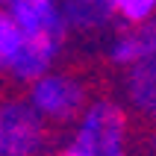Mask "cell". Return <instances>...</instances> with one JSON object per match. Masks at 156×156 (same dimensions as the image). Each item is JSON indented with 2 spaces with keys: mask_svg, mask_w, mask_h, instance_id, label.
<instances>
[{
  "mask_svg": "<svg viewBox=\"0 0 156 156\" xmlns=\"http://www.w3.org/2000/svg\"><path fill=\"white\" fill-rule=\"evenodd\" d=\"M56 156H65V153H62V150H56Z\"/></svg>",
  "mask_w": 156,
  "mask_h": 156,
  "instance_id": "obj_12",
  "label": "cell"
},
{
  "mask_svg": "<svg viewBox=\"0 0 156 156\" xmlns=\"http://www.w3.org/2000/svg\"><path fill=\"white\" fill-rule=\"evenodd\" d=\"M65 50L62 38H50V35H24V44L18 47V53L9 62L0 65V71L9 77L12 86L30 88L35 80H41L44 74H50L56 59Z\"/></svg>",
  "mask_w": 156,
  "mask_h": 156,
  "instance_id": "obj_4",
  "label": "cell"
},
{
  "mask_svg": "<svg viewBox=\"0 0 156 156\" xmlns=\"http://www.w3.org/2000/svg\"><path fill=\"white\" fill-rule=\"evenodd\" d=\"M156 15V0H118V27H133Z\"/></svg>",
  "mask_w": 156,
  "mask_h": 156,
  "instance_id": "obj_10",
  "label": "cell"
},
{
  "mask_svg": "<svg viewBox=\"0 0 156 156\" xmlns=\"http://www.w3.org/2000/svg\"><path fill=\"white\" fill-rule=\"evenodd\" d=\"M106 59L115 68H133L156 59V15L133 27H121L106 44Z\"/></svg>",
  "mask_w": 156,
  "mask_h": 156,
  "instance_id": "obj_5",
  "label": "cell"
},
{
  "mask_svg": "<svg viewBox=\"0 0 156 156\" xmlns=\"http://www.w3.org/2000/svg\"><path fill=\"white\" fill-rule=\"evenodd\" d=\"M27 100L53 124V127H74L77 118L91 103L86 80L74 71H50L27 88Z\"/></svg>",
  "mask_w": 156,
  "mask_h": 156,
  "instance_id": "obj_3",
  "label": "cell"
},
{
  "mask_svg": "<svg viewBox=\"0 0 156 156\" xmlns=\"http://www.w3.org/2000/svg\"><path fill=\"white\" fill-rule=\"evenodd\" d=\"M71 33H100L118 21V0H59Z\"/></svg>",
  "mask_w": 156,
  "mask_h": 156,
  "instance_id": "obj_7",
  "label": "cell"
},
{
  "mask_svg": "<svg viewBox=\"0 0 156 156\" xmlns=\"http://www.w3.org/2000/svg\"><path fill=\"white\" fill-rule=\"evenodd\" d=\"M121 88H124V100L133 112L150 118V112L156 109V59L127 68Z\"/></svg>",
  "mask_w": 156,
  "mask_h": 156,
  "instance_id": "obj_8",
  "label": "cell"
},
{
  "mask_svg": "<svg viewBox=\"0 0 156 156\" xmlns=\"http://www.w3.org/2000/svg\"><path fill=\"white\" fill-rule=\"evenodd\" d=\"M65 156H130V112L115 97H94L71 127Z\"/></svg>",
  "mask_w": 156,
  "mask_h": 156,
  "instance_id": "obj_1",
  "label": "cell"
},
{
  "mask_svg": "<svg viewBox=\"0 0 156 156\" xmlns=\"http://www.w3.org/2000/svg\"><path fill=\"white\" fill-rule=\"evenodd\" d=\"M147 147H150V153H156V127H153V133L147 136Z\"/></svg>",
  "mask_w": 156,
  "mask_h": 156,
  "instance_id": "obj_11",
  "label": "cell"
},
{
  "mask_svg": "<svg viewBox=\"0 0 156 156\" xmlns=\"http://www.w3.org/2000/svg\"><path fill=\"white\" fill-rule=\"evenodd\" d=\"M6 12L15 18L24 35H50L62 41H68L71 35V27L65 21L59 0H12L6 3Z\"/></svg>",
  "mask_w": 156,
  "mask_h": 156,
  "instance_id": "obj_6",
  "label": "cell"
},
{
  "mask_svg": "<svg viewBox=\"0 0 156 156\" xmlns=\"http://www.w3.org/2000/svg\"><path fill=\"white\" fill-rule=\"evenodd\" d=\"M21 44H24V30H21V27L15 24V18L3 9V15H0V65L12 59Z\"/></svg>",
  "mask_w": 156,
  "mask_h": 156,
  "instance_id": "obj_9",
  "label": "cell"
},
{
  "mask_svg": "<svg viewBox=\"0 0 156 156\" xmlns=\"http://www.w3.org/2000/svg\"><path fill=\"white\" fill-rule=\"evenodd\" d=\"M50 127L27 97H6L0 106V156H47Z\"/></svg>",
  "mask_w": 156,
  "mask_h": 156,
  "instance_id": "obj_2",
  "label": "cell"
},
{
  "mask_svg": "<svg viewBox=\"0 0 156 156\" xmlns=\"http://www.w3.org/2000/svg\"><path fill=\"white\" fill-rule=\"evenodd\" d=\"M6 3H9V0H3V6H6Z\"/></svg>",
  "mask_w": 156,
  "mask_h": 156,
  "instance_id": "obj_13",
  "label": "cell"
}]
</instances>
